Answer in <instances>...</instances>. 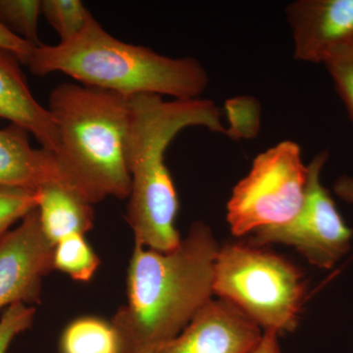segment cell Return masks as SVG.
Listing matches in <instances>:
<instances>
[{
	"label": "cell",
	"mask_w": 353,
	"mask_h": 353,
	"mask_svg": "<svg viewBox=\"0 0 353 353\" xmlns=\"http://www.w3.org/2000/svg\"><path fill=\"white\" fill-rule=\"evenodd\" d=\"M278 336L279 334L274 333V332H263V338H262L261 343L253 353H281Z\"/></svg>",
	"instance_id": "cb8c5ba5"
},
{
	"label": "cell",
	"mask_w": 353,
	"mask_h": 353,
	"mask_svg": "<svg viewBox=\"0 0 353 353\" xmlns=\"http://www.w3.org/2000/svg\"><path fill=\"white\" fill-rule=\"evenodd\" d=\"M29 134L14 124L0 129V190L38 192L48 183H64L57 155L32 148Z\"/></svg>",
	"instance_id": "7c38bea8"
},
{
	"label": "cell",
	"mask_w": 353,
	"mask_h": 353,
	"mask_svg": "<svg viewBox=\"0 0 353 353\" xmlns=\"http://www.w3.org/2000/svg\"><path fill=\"white\" fill-rule=\"evenodd\" d=\"M328 159L329 152L323 150L307 165L305 194L296 215L285 224L257 230L252 245L292 246L309 263L327 270L350 252L353 231L321 183L323 168Z\"/></svg>",
	"instance_id": "52a82bcc"
},
{
	"label": "cell",
	"mask_w": 353,
	"mask_h": 353,
	"mask_svg": "<svg viewBox=\"0 0 353 353\" xmlns=\"http://www.w3.org/2000/svg\"><path fill=\"white\" fill-rule=\"evenodd\" d=\"M61 353H121L119 336L112 323L83 317L70 323L60 341Z\"/></svg>",
	"instance_id": "5bb4252c"
},
{
	"label": "cell",
	"mask_w": 353,
	"mask_h": 353,
	"mask_svg": "<svg viewBox=\"0 0 353 353\" xmlns=\"http://www.w3.org/2000/svg\"><path fill=\"white\" fill-rule=\"evenodd\" d=\"M55 270L67 274L78 282H88L94 277L101 260L83 234H72L54 245Z\"/></svg>",
	"instance_id": "9a60e30c"
},
{
	"label": "cell",
	"mask_w": 353,
	"mask_h": 353,
	"mask_svg": "<svg viewBox=\"0 0 353 353\" xmlns=\"http://www.w3.org/2000/svg\"><path fill=\"white\" fill-rule=\"evenodd\" d=\"M34 48L36 46L15 36L4 26L0 24V48L11 51L14 54L17 55L22 63H26Z\"/></svg>",
	"instance_id": "7402d4cb"
},
{
	"label": "cell",
	"mask_w": 353,
	"mask_h": 353,
	"mask_svg": "<svg viewBox=\"0 0 353 353\" xmlns=\"http://www.w3.org/2000/svg\"><path fill=\"white\" fill-rule=\"evenodd\" d=\"M48 108L57 128L64 185L92 205L109 196L127 199L130 97L66 82L53 88Z\"/></svg>",
	"instance_id": "277c9868"
},
{
	"label": "cell",
	"mask_w": 353,
	"mask_h": 353,
	"mask_svg": "<svg viewBox=\"0 0 353 353\" xmlns=\"http://www.w3.org/2000/svg\"><path fill=\"white\" fill-rule=\"evenodd\" d=\"M213 292L243 311L263 332L296 330L305 299L303 273L289 260L261 246H220Z\"/></svg>",
	"instance_id": "5b68a950"
},
{
	"label": "cell",
	"mask_w": 353,
	"mask_h": 353,
	"mask_svg": "<svg viewBox=\"0 0 353 353\" xmlns=\"http://www.w3.org/2000/svg\"><path fill=\"white\" fill-rule=\"evenodd\" d=\"M39 192V219L46 238L53 245L72 234L85 236L94 227L92 204L64 183H48Z\"/></svg>",
	"instance_id": "4fadbf2b"
},
{
	"label": "cell",
	"mask_w": 353,
	"mask_h": 353,
	"mask_svg": "<svg viewBox=\"0 0 353 353\" xmlns=\"http://www.w3.org/2000/svg\"><path fill=\"white\" fill-rule=\"evenodd\" d=\"M41 0H0V24L34 46H41L39 21Z\"/></svg>",
	"instance_id": "e0dca14e"
},
{
	"label": "cell",
	"mask_w": 353,
	"mask_h": 353,
	"mask_svg": "<svg viewBox=\"0 0 353 353\" xmlns=\"http://www.w3.org/2000/svg\"><path fill=\"white\" fill-rule=\"evenodd\" d=\"M285 16L299 61L324 63L332 51L353 41V0H296Z\"/></svg>",
	"instance_id": "30bf717a"
},
{
	"label": "cell",
	"mask_w": 353,
	"mask_h": 353,
	"mask_svg": "<svg viewBox=\"0 0 353 353\" xmlns=\"http://www.w3.org/2000/svg\"><path fill=\"white\" fill-rule=\"evenodd\" d=\"M324 64L353 122V41L332 51Z\"/></svg>",
	"instance_id": "d6986e66"
},
{
	"label": "cell",
	"mask_w": 353,
	"mask_h": 353,
	"mask_svg": "<svg viewBox=\"0 0 353 353\" xmlns=\"http://www.w3.org/2000/svg\"><path fill=\"white\" fill-rule=\"evenodd\" d=\"M334 192L343 201L353 204V178L350 176H341L334 185Z\"/></svg>",
	"instance_id": "603a6c76"
},
{
	"label": "cell",
	"mask_w": 353,
	"mask_h": 353,
	"mask_svg": "<svg viewBox=\"0 0 353 353\" xmlns=\"http://www.w3.org/2000/svg\"><path fill=\"white\" fill-rule=\"evenodd\" d=\"M20 62L17 55L0 48V118L23 128L43 150L57 155L59 138L54 119L34 99Z\"/></svg>",
	"instance_id": "8fae6325"
},
{
	"label": "cell",
	"mask_w": 353,
	"mask_h": 353,
	"mask_svg": "<svg viewBox=\"0 0 353 353\" xmlns=\"http://www.w3.org/2000/svg\"><path fill=\"white\" fill-rule=\"evenodd\" d=\"M41 15L57 32L59 43L75 38L94 17L80 0H43Z\"/></svg>",
	"instance_id": "2e32d148"
},
{
	"label": "cell",
	"mask_w": 353,
	"mask_h": 353,
	"mask_svg": "<svg viewBox=\"0 0 353 353\" xmlns=\"http://www.w3.org/2000/svg\"><path fill=\"white\" fill-rule=\"evenodd\" d=\"M25 65L36 76L62 73L81 85L128 97L199 99L209 83L208 72L196 58L165 57L146 46L125 43L94 17L68 41L36 46Z\"/></svg>",
	"instance_id": "3957f363"
},
{
	"label": "cell",
	"mask_w": 353,
	"mask_h": 353,
	"mask_svg": "<svg viewBox=\"0 0 353 353\" xmlns=\"http://www.w3.org/2000/svg\"><path fill=\"white\" fill-rule=\"evenodd\" d=\"M36 308L27 304L9 306L0 317V353H7L16 336L31 328Z\"/></svg>",
	"instance_id": "44dd1931"
},
{
	"label": "cell",
	"mask_w": 353,
	"mask_h": 353,
	"mask_svg": "<svg viewBox=\"0 0 353 353\" xmlns=\"http://www.w3.org/2000/svg\"><path fill=\"white\" fill-rule=\"evenodd\" d=\"M220 245L212 230L196 222L180 245L161 252L134 243L127 303L113 316L121 353H141L171 340L212 299Z\"/></svg>",
	"instance_id": "6da1fadb"
},
{
	"label": "cell",
	"mask_w": 353,
	"mask_h": 353,
	"mask_svg": "<svg viewBox=\"0 0 353 353\" xmlns=\"http://www.w3.org/2000/svg\"><path fill=\"white\" fill-rule=\"evenodd\" d=\"M224 109L229 124L225 132L228 138L241 141L259 136L261 129V104L256 97H232L225 101Z\"/></svg>",
	"instance_id": "ac0fdd59"
},
{
	"label": "cell",
	"mask_w": 353,
	"mask_h": 353,
	"mask_svg": "<svg viewBox=\"0 0 353 353\" xmlns=\"http://www.w3.org/2000/svg\"><path fill=\"white\" fill-rule=\"evenodd\" d=\"M53 257L54 245L34 209L0 240V311L16 303H41L43 278L54 270Z\"/></svg>",
	"instance_id": "ba28073f"
},
{
	"label": "cell",
	"mask_w": 353,
	"mask_h": 353,
	"mask_svg": "<svg viewBox=\"0 0 353 353\" xmlns=\"http://www.w3.org/2000/svg\"><path fill=\"white\" fill-rule=\"evenodd\" d=\"M190 127L226 132L220 109L211 99L130 97L126 160L131 190L126 220L137 245L167 252L182 241L176 228L180 203L165 153L173 139Z\"/></svg>",
	"instance_id": "7a4b0ae2"
},
{
	"label": "cell",
	"mask_w": 353,
	"mask_h": 353,
	"mask_svg": "<svg viewBox=\"0 0 353 353\" xmlns=\"http://www.w3.org/2000/svg\"><path fill=\"white\" fill-rule=\"evenodd\" d=\"M306 183L307 166L299 143L284 141L259 153L228 201L227 222L233 236L289 222L303 205Z\"/></svg>",
	"instance_id": "8992f818"
},
{
	"label": "cell",
	"mask_w": 353,
	"mask_h": 353,
	"mask_svg": "<svg viewBox=\"0 0 353 353\" xmlns=\"http://www.w3.org/2000/svg\"><path fill=\"white\" fill-rule=\"evenodd\" d=\"M261 328L224 299H211L175 338L141 353H253Z\"/></svg>",
	"instance_id": "9c48e42d"
},
{
	"label": "cell",
	"mask_w": 353,
	"mask_h": 353,
	"mask_svg": "<svg viewBox=\"0 0 353 353\" xmlns=\"http://www.w3.org/2000/svg\"><path fill=\"white\" fill-rule=\"evenodd\" d=\"M39 192L0 190V240L18 221L38 208Z\"/></svg>",
	"instance_id": "ffe728a7"
}]
</instances>
